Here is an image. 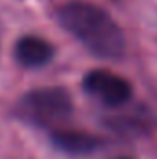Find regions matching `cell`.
Listing matches in <instances>:
<instances>
[{
  "label": "cell",
  "mask_w": 157,
  "mask_h": 159,
  "mask_svg": "<svg viewBox=\"0 0 157 159\" xmlns=\"http://www.w3.org/2000/svg\"><path fill=\"white\" fill-rule=\"evenodd\" d=\"M54 57V46L43 37L24 35L15 44V59L28 69H37L46 65Z\"/></svg>",
  "instance_id": "obj_5"
},
{
  "label": "cell",
  "mask_w": 157,
  "mask_h": 159,
  "mask_svg": "<svg viewBox=\"0 0 157 159\" xmlns=\"http://www.w3.org/2000/svg\"><path fill=\"white\" fill-rule=\"evenodd\" d=\"M19 119L50 133L65 128L72 115V100L61 87H44L24 94L17 106Z\"/></svg>",
  "instance_id": "obj_2"
},
{
  "label": "cell",
  "mask_w": 157,
  "mask_h": 159,
  "mask_svg": "<svg viewBox=\"0 0 157 159\" xmlns=\"http://www.w3.org/2000/svg\"><path fill=\"white\" fill-rule=\"evenodd\" d=\"M83 89L91 96H94L96 100L111 107L126 104L133 94L128 80H124L122 76H118L111 70H104V69L91 70L83 78Z\"/></svg>",
  "instance_id": "obj_3"
},
{
  "label": "cell",
  "mask_w": 157,
  "mask_h": 159,
  "mask_svg": "<svg viewBox=\"0 0 157 159\" xmlns=\"http://www.w3.org/2000/svg\"><path fill=\"white\" fill-rule=\"evenodd\" d=\"M50 139L57 150L72 156H87L102 146V141L98 137L79 129H70V128H61L52 131Z\"/></svg>",
  "instance_id": "obj_4"
},
{
  "label": "cell",
  "mask_w": 157,
  "mask_h": 159,
  "mask_svg": "<svg viewBox=\"0 0 157 159\" xmlns=\"http://www.w3.org/2000/svg\"><path fill=\"white\" fill-rule=\"evenodd\" d=\"M63 28L91 52L104 59H120L126 54V37L117 20L100 6L74 0L59 9Z\"/></svg>",
  "instance_id": "obj_1"
}]
</instances>
